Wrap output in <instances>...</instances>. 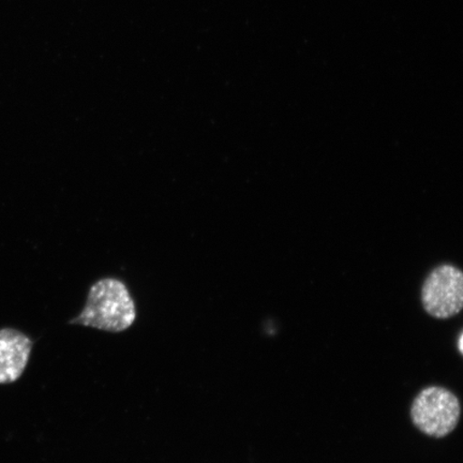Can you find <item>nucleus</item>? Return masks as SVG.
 <instances>
[{"label":"nucleus","mask_w":463,"mask_h":463,"mask_svg":"<svg viewBox=\"0 0 463 463\" xmlns=\"http://www.w3.org/2000/svg\"><path fill=\"white\" fill-rule=\"evenodd\" d=\"M459 350L461 352V354L463 355V334L461 335V337L459 339Z\"/></svg>","instance_id":"39448f33"},{"label":"nucleus","mask_w":463,"mask_h":463,"mask_svg":"<svg viewBox=\"0 0 463 463\" xmlns=\"http://www.w3.org/2000/svg\"><path fill=\"white\" fill-rule=\"evenodd\" d=\"M33 345L16 329H0V384L14 383L24 373Z\"/></svg>","instance_id":"20e7f679"},{"label":"nucleus","mask_w":463,"mask_h":463,"mask_svg":"<svg viewBox=\"0 0 463 463\" xmlns=\"http://www.w3.org/2000/svg\"><path fill=\"white\" fill-rule=\"evenodd\" d=\"M421 302L430 316L449 318L463 309V271L451 265L439 266L427 277Z\"/></svg>","instance_id":"7ed1b4c3"},{"label":"nucleus","mask_w":463,"mask_h":463,"mask_svg":"<svg viewBox=\"0 0 463 463\" xmlns=\"http://www.w3.org/2000/svg\"><path fill=\"white\" fill-rule=\"evenodd\" d=\"M460 412L458 398L437 386L421 391L411 408L414 425L434 438H443L453 431L458 424Z\"/></svg>","instance_id":"f03ea898"},{"label":"nucleus","mask_w":463,"mask_h":463,"mask_svg":"<svg viewBox=\"0 0 463 463\" xmlns=\"http://www.w3.org/2000/svg\"><path fill=\"white\" fill-rule=\"evenodd\" d=\"M136 306L124 282L104 278L90 289L85 308L71 324L119 333L136 321Z\"/></svg>","instance_id":"f257e3e1"}]
</instances>
